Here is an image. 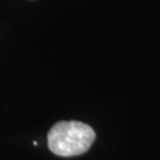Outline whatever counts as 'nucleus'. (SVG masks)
Segmentation results:
<instances>
[{"label": "nucleus", "instance_id": "obj_1", "mask_svg": "<svg viewBox=\"0 0 160 160\" xmlns=\"http://www.w3.org/2000/svg\"><path fill=\"white\" fill-rule=\"evenodd\" d=\"M95 139V131L80 121H60L50 129L48 146L54 154L70 157L84 154Z\"/></svg>", "mask_w": 160, "mask_h": 160}]
</instances>
